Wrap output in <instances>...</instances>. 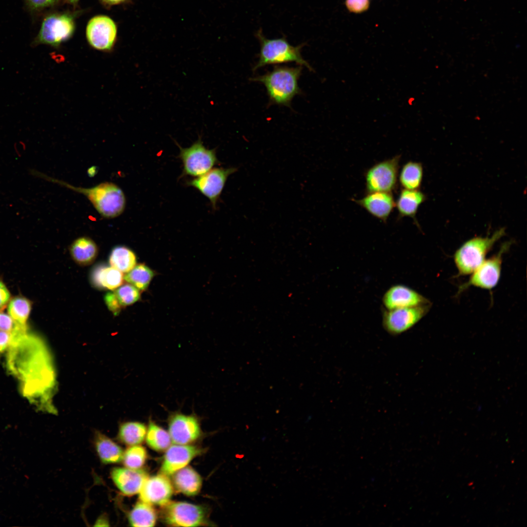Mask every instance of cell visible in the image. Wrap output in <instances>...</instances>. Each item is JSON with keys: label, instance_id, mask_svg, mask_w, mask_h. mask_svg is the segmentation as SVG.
Listing matches in <instances>:
<instances>
[{"label": "cell", "instance_id": "cell-1", "mask_svg": "<svg viewBox=\"0 0 527 527\" xmlns=\"http://www.w3.org/2000/svg\"><path fill=\"white\" fill-rule=\"evenodd\" d=\"M11 332L6 357L8 370L18 380L23 396L40 409L54 412L52 397L56 374L45 342L28 327L16 325Z\"/></svg>", "mask_w": 527, "mask_h": 527}, {"label": "cell", "instance_id": "cell-2", "mask_svg": "<svg viewBox=\"0 0 527 527\" xmlns=\"http://www.w3.org/2000/svg\"><path fill=\"white\" fill-rule=\"evenodd\" d=\"M28 171L33 176L59 184L82 194L90 201L100 214L104 218L117 217L124 211L126 203L124 194L120 187L112 182H104L94 187L85 188L73 186L33 169H29Z\"/></svg>", "mask_w": 527, "mask_h": 527}, {"label": "cell", "instance_id": "cell-3", "mask_svg": "<svg viewBox=\"0 0 527 527\" xmlns=\"http://www.w3.org/2000/svg\"><path fill=\"white\" fill-rule=\"evenodd\" d=\"M303 66L275 65L265 74L250 79L262 83L266 88L270 104L290 106L293 98L301 94L298 80Z\"/></svg>", "mask_w": 527, "mask_h": 527}, {"label": "cell", "instance_id": "cell-4", "mask_svg": "<svg viewBox=\"0 0 527 527\" xmlns=\"http://www.w3.org/2000/svg\"><path fill=\"white\" fill-rule=\"evenodd\" d=\"M256 36L260 44V51L258 54L259 60L253 68L254 71L266 65L289 62H295L300 66L306 67L309 71H314L312 66L301 55V50L304 43L294 46L289 44L284 37L267 39L261 29L257 32Z\"/></svg>", "mask_w": 527, "mask_h": 527}, {"label": "cell", "instance_id": "cell-5", "mask_svg": "<svg viewBox=\"0 0 527 527\" xmlns=\"http://www.w3.org/2000/svg\"><path fill=\"white\" fill-rule=\"evenodd\" d=\"M501 228L490 236L475 237L464 243L455 252L453 260L461 276L470 275L486 259L495 243L505 234Z\"/></svg>", "mask_w": 527, "mask_h": 527}, {"label": "cell", "instance_id": "cell-6", "mask_svg": "<svg viewBox=\"0 0 527 527\" xmlns=\"http://www.w3.org/2000/svg\"><path fill=\"white\" fill-rule=\"evenodd\" d=\"M75 15L70 12L54 13L43 19L34 46L46 44L58 48L69 40L75 30Z\"/></svg>", "mask_w": 527, "mask_h": 527}, {"label": "cell", "instance_id": "cell-7", "mask_svg": "<svg viewBox=\"0 0 527 527\" xmlns=\"http://www.w3.org/2000/svg\"><path fill=\"white\" fill-rule=\"evenodd\" d=\"M180 149L178 156L182 163L181 177H197L208 172L219 163L216 155V149H209L204 145L202 137L190 146L183 148L175 142Z\"/></svg>", "mask_w": 527, "mask_h": 527}, {"label": "cell", "instance_id": "cell-8", "mask_svg": "<svg viewBox=\"0 0 527 527\" xmlns=\"http://www.w3.org/2000/svg\"><path fill=\"white\" fill-rule=\"evenodd\" d=\"M401 155H397L377 163L365 172L366 193L391 192L397 187L399 162Z\"/></svg>", "mask_w": 527, "mask_h": 527}, {"label": "cell", "instance_id": "cell-9", "mask_svg": "<svg viewBox=\"0 0 527 527\" xmlns=\"http://www.w3.org/2000/svg\"><path fill=\"white\" fill-rule=\"evenodd\" d=\"M431 304L382 310L385 330L391 336L400 335L413 327L429 311Z\"/></svg>", "mask_w": 527, "mask_h": 527}, {"label": "cell", "instance_id": "cell-10", "mask_svg": "<svg viewBox=\"0 0 527 527\" xmlns=\"http://www.w3.org/2000/svg\"><path fill=\"white\" fill-rule=\"evenodd\" d=\"M510 245L509 243H504L496 254L485 259L470 274L468 282L460 287V291L471 286L487 290L495 287L500 278L503 256Z\"/></svg>", "mask_w": 527, "mask_h": 527}, {"label": "cell", "instance_id": "cell-11", "mask_svg": "<svg viewBox=\"0 0 527 527\" xmlns=\"http://www.w3.org/2000/svg\"><path fill=\"white\" fill-rule=\"evenodd\" d=\"M236 167L212 168L205 173L187 181L186 184L199 191L209 200L215 209L228 177L236 172Z\"/></svg>", "mask_w": 527, "mask_h": 527}, {"label": "cell", "instance_id": "cell-12", "mask_svg": "<svg viewBox=\"0 0 527 527\" xmlns=\"http://www.w3.org/2000/svg\"><path fill=\"white\" fill-rule=\"evenodd\" d=\"M117 27L114 21L105 15L91 18L86 28V37L89 44L95 49L109 52L116 43Z\"/></svg>", "mask_w": 527, "mask_h": 527}, {"label": "cell", "instance_id": "cell-13", "mask_svg": "<svg viewBox=\"0 0 527 527\" xmlns=\"http://www.w3.org/2000/svg\"><path fill=\"white\" fill-rule=\"evenodd\" d=\"M165 521L169 525L180 527H197L204 523L206 512L202 507L182 502H169L165 505Z\"/></svg>", "mask_w": 527, "mask_h": 527}, {"label": "cell", "instance_id": "cell-14", "mask_svg": "<svg viewBox=\"0 0 527 527\" xmlns=\"http://www.w3.org/2000/svg\"><path fill=\"white\" fill-rule=\"evenodd\" d=\"M169 433L176 444L186 445L197 440L201 434L198 418L194 415L180 412L172 413L168 418Z\"/></svg>", "mask_w": 527, "mask_h": 527}, {"label": "cell", "instance_id": "cell-15", "mask_svg": "<svg viewBox=\"0 0 527 527\" xmlns=\"http://www.w3.org/2000/svg\"><path fill=\"white\" fill-rule=\"evenodd\" d=\"M383 308L392 309L430 304V301L414 289L404 284L391 286L382 297Z\"/></svg>", "mask_w": 527, "mask_h": 527}, {"label": "cell", "instance_id": "cell-16", "mask_svg": "<svg viewBox=\"0 0 527 527\" xmlns=\"http://www.w3.org/2000/svg\"><path fill=\"white\" fill-rule=\"evenodd\" d=\"M173 492L172 484L163 474L147 477L140 492L141 501L150 505L165 506L169 502Z\"/></svg>", "mask_w": 527, "mask_h": 527}, {"label": "cell", "instance_id": "cell-17", "mask_svg": "<svg viewBox=\"0 0 527 527\" xmlns=\"http://www.w3.org/2000/svg\"><path fill=\"white\" fill-rule=\"evenodd\" d=\"M202 450L196 446L176 444L169 446L164 455L161 468L162 474H173L185 467L195 457L200 455Z\"/></svg>", "mask_w": 527, "mask_h": 527}, {"label": "cell", "instance_id": "cell-18", "mask_svg": "<svg viewBox=\"0 0 527 527\" xmlns=\"http://www.w3.org/2000/svg\"><path fill=\"white\" fill-rule=\"evenodd\" d=\"M353 201L372 216L385 223L395 207V202L391 192L366 193L362 198Z\"/></svg>", "mask_w": 527, "mask_h": 527}, {"label": "cell", "instance_id": "cell-19", "mask_svg": "<svg viewBox=\"0 0 527 527\" xmlns=\"http://www.w3.org/2000/svg\"><path fill=\"white\" fill-rule=\"evenodd\" d=\"M112 479L124 495L132 496L139 493L148 477L146 473L140 469L115 467L111 472Z\"/></svg>", "mask_w": 527, "mask_h": 527}, {"label": "cell", "instance_id": "cell-20", "mask_svg": "<svg viewBox=\"0 0 527 527\" xmlns=\"http://www.w3.org/2000/svg\"><path fill=\"white\" fill-rule=\"evenodd\" d=\"M90 277L94 287L101 290H115L122 284L124 280L122 272L104 264L95 266Z\"/></svg>", "mask_w": 527, "mask_h": 527}, {"label": "cell", "instance_id": "cell-21", "mask_svg": "<svg viewBox=\"0 0 527 527\" xmlns=\"http://www.w3.org/2000/svg\"><path fill=\"white\" fill-rule=\"evenodd\" d=\"M426 199V195L419 190L402 189L395 202V207L398 212V219L410 217L418 224L416 215L419 207Z\"/></svg>", "mask_w": 527, "mask_h": 527}, {"label": "cell", "instance_id": "cell-22", "mask_svg": "<svg viewBox=\"0 0 527 527\" xmlns=\"http://www.w3.org/2000/svg\"><path fill=\"white\" fill-rule=\"evenodd\" d=\"M173 481L179 491L188 496L197 494L202 485L200 475L189 466H185L175 472Z\"/></svg>", "mask_w": 527, "mask_h": 527}, {"label": "cell", "instance_id": "cell-23", "mask_svg": "<svg viewBox=\"0 0 527 527\" xmlns=\"http://www.w3.org/2000/svg\"><path fill=\"white\" fill-rule=\"evenodd\" d=\"M95 447L102 463L108 464L122 461L124 453L122 449L106 436L101 433H97Z\"/></svg>", "mask_w": 527, "mask_h": 527}, {"label": "cell", "instance_id": "cell-24", "mask_svg": "<svg viewBox=\"0 0 527 527\" xmlns=\"http://www.w3.org/2000/svg\"><path fill=\"white\" fill-rule=\"evenodd\" d=\"M98 247L90 238L82 237L75 240L70 245V252L75 262L80 265L91 264L98 254Z\"/></svg>", "mask_w": 527, "mask_h": 527}, {"label": "cell", "instance_id": "cell-25", "mask_svg": "<svg viewBox=\"0 0 527 527\" xmlns=\"http://www.w3.org/2000/svg\"><path fill=\"white\" fill-rule=\"evenodd\" d=\"M423 177L422 164L416 162L409 161L405 163L399 177V183L403 189L419 190Z\"/></svg>", "mask_w": 527, "mask_h": 527}, {"label": "cell", "instance_id": "cell-26", "mask_svg": "<svg viewBox=\"0 0 527 527\" xmlns=\"http://www.w3.org/2000/svg\"><path fill=\"white\" fill-rule=\"evenodd\" d=\"M32 303L27 298L16 296L10 300L7 305L8 314L18 326L26 327L27 320L32 309Z\"/></svg>", "mask_w": 527, "mask_h": 527}, {"label": "cell", "instance_id": "cell-27", "mask_svg": "<svg viewBox=\"0 0 527 527\" xmlns=\"http://www.w3.org/2000/svg\"><path fill=\"white\" fill-rule=\"evenodd\" d=\"M147 432L146 426L138 422H127L119 428L118 437L122 443L130 446L138 445L144 440Z\"/></svg>", "mask_w": 527, "mask_h": 527}, {"label": "cell", "instance_id": "cell-28", "mask_svg": "<svg viewBox=\"0 0 527 527\" xmlns=\"http://www.w3.org/2000/svg\"><path fill=\"white\" fill-rule=\"evenodd\" d=\"M109 262L110 265L122 273H127L136 264L137 258L135 253L125 246L114 247L111 250Z\"/></svg>", "mask_w": 527, "mask_h": 527}, {"label": "cell", "instance_id": "cell-29", "mask_svg": "<svg viewBox=\"0 0 527 527\" xmlns=\"http://www.w3.org/2000/svg\"><path fill=\"white\" fill-rule=\"evenodd\" d=\"M156 513L151 505L140 501L129 514V522L133 527H153L156 521Z\"/></svg>", "mask_w": 527, "mask_h": 527}, {"label": "cell", "instance_id": "cell-30", "mask_svg": "<svg viewBox=\"0 0 527 527\" xmlns=\"http://www.w3.org/2000/svg\"><path fill=\"white\" fill-rule=\"evenodd\" d=\"M155 272L144 264H139L123 276L124 280L135 286L139 290L145 291L148 287Z\"/></svg>", "mask_w": 527, "mask_h": 527}, {"label": "cell", "instance_id": "cell-31", "mask_svg": "<svg viewBox=\"0 0 527 527\" xmlns=\"http://www.w3.org/2000/svg\"><path fill=\"white\" fill-rule=\"evenodd\" d=\"M145 437L148 445L156 451L167 449L172 441L169 433L151 421L149 422Z\"/></svg>", "mask_w": 527, "mask_h": 527}, {"label": "cell", "instance_id": "cell-32", "mask_svg": "<svg viewBox=\"0 0 527 527\" xmlns=\"http://www.w3.org/2000/svg\"><path fill=\"white\" fill-rule=\"evenodd\" d=\"M146 458L145 449L138 445L130 446L124 452L122 461L126 467L138 469L143 466Z\"/></svg>", "mask_w": 527, "mask_h": 527}, {"label": "cell", "instance_id": "cell-33", "mask_svg": "<svg viewBox=\"0 0 527 527\" xmlns=\"http://www.w3.org/2000/svg\"><path fill=\"white\" fill-rule=\"evenodd\" d=\"M114 292L123 308L133 304L141 299L140 290L129 283L121 285Z\"/></svg>", "mask_w": 527, "mask_h": 527}, {"label": "cell", "instance_id": "cell-34", "mask_svg": "<svg viewBox=\"0 0 527 527\" xmlns=\"http://www.w3.org/2000/svg\"><path fill=\"white\" fill-rule=\"evenodd\" d=\"M344 3L348 12L359 14L368 10L370 0H345Z\"/></svg>", "mask_w": 527, "mask_h": 527}, {"label": "cell", "instance_id": "cell-35", "mask_svg": "<svg viewBox=\"0 0 527 527\" xmlns=\"http://www.w3.org/2000/svg\"><path fill=\"white\" fill-rule=\"evenodd\" d=\"M104 301L107 307L114 316L118 315L123 308L114 291L109 292L105 294Z\"/></svg>", "mask_w": 527, "mask_h": 527}, {"label": "cell", "instance_id": "cell-36", "mask_svg": "<svg viewBox=\"0 0 527 527\" xmlns=\"http://www.w3.org/2000/svg\"><path fill=\"white\" fill-rule=\"evenodd\" d=\"M59 0H26L28 7L32 11L42 10L57 4Z\"/></svg>", "mask_w": 527, "mask_h": 527}, {"label": "cell", "instance_id": "cell-37", "mask_svg": "<svg viewBox=\"0 0 527 527\" xmlns=\"http://www.w3.org/2000/svg\"><path fill=\"white\" fill-rule=\"evenodd\" d=\"M10 300V292L5 284L0 279V311L7 306Z\"/></svg>", "mask_w": 527, "mask_h": 527}, {"label": "cell", "instance_id": "cell-38", "mask_svg": "<svg viewBox=\"0 0 527 527\" xmlns=\"http://www.w3.org/2000/svg\"><path fill=\"white\" fill-rule=\"evenodd\" d=\"M16 325L8 314L0 311V330L11 332Z\"/></svg>", "mask_w": 527, "mask_h": 527}, {"label": "cell", "instance_id": "cell-39", "mask_svg": "<svg viewBox=\"0 0 527 527\" xmlns=\"http://www.w3.org/2000/svg\"><path fill=\"white\" fill-rule=\"evenodd\" d=\"M11 339V332L0 330V354L7 350Z\"/></svg>", "mask_w": 527, "mask_h": 527}, {"label": "cell", "instance_id": "cell-40", "mask_svg": "<svg viewBox=\"0 0 527 527\" xmlns=\"http://www.w3.org/2000/svg\"><path fill=\"white\" fill-rule=\"evenodd\" d=\"M105 4L111 5L121 3L126 0H101Z\"/></svg>", "mask_w": 527, "mask_h": 527}, {"label": "cell", "instance_id": "cell-41", "mask_svg": "<svg viewBox=\"0 0 527 527\" xmlns=\"http://www.w3.org/2000/svg\"><path fill=\"white\" fill-rule=\"evenodd\" d=\"M67 2L72 4H76L77 3L79 0H66Z\"/></svg>", "mask_w": 527, "mask_h": 527}]
</instances>
